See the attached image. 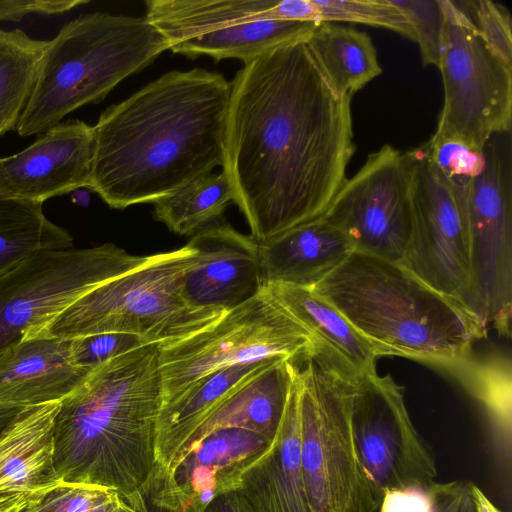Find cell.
Instances as JSON below:
<instances>
[{
    "mask_svg": "<svg viewBox=\"0 0 512 512\" xmlns=\"http://www.w3.org/2000/svg\"><path fill=\"white\" fill-rule=\"evenodd\" d=\"M231 84L222 170L250 236L324 214L354 155L352 96H339L306 41L246 63Z\"/></svg>",
    "mask_w": 512,
    "mask_h": 512,
    "instance_id": "6da1fadb",
    "label": "cell"
},
{
    "mask_svg": "<svg viewBox=\"0 0 512 512\" xmlns=\"http://www.w3.org/2000/svg\"><path fill=\"white\" fill-rule=\"evenodd\" d=\"M231 84L170 71L109 106L93 126L87 188L109 207L156 203L223 165Z\"/></svg>",
    "mask_w": 512,
    "mask_h": 512,
    "instance_id": "7a4b0ae2",
    "label": "cell"
},
{
    "mask_svg": "<svg viewBox=\"0 0 512 512\" xmlns=\"http://www.w3.org/2000/svg\"><path fill=\"white\" fill-rule=\"evenodd\" d=\"M160 349L150 342L104 362L60 402L54 423L60 481L126 496L150 481L163 403Z\"/></svg>",
    "mask_w": 512,
    "mask_h": 512,
    "instance_id": "3957f363",
    "label": "cell"
},
{
    "mask_svg": "<svg viewBox=\"0 0 512 512\" xmlns=\"http://www.w3.org/2000/svg\"><path fill=\"white\" fill-rule=\"evenodd\" d=\"M374 347L451 370L469 359L487 324L399 263L353 250L311 288Z\"/></svg>",
    "mask_w": 512,
    "mask_h": 512,
    "instance_id": "277c9868",
    "label": "cell"
},
{
    "mask_svg": "<svg viewBox=\"0 0 512 512\" xmlns=\"http://www.w3.org/2000/svg\"><path fill=\"white\" fill-rule=\"evenodd\" d=\"M168 43L145 17L94 12L47 40L19 136L42 134L75 110L102 101L121 81L149 66Z\"/></svg>",
    "mask_w": 512,
    "mask_h": 512,
    "instance_id": "5b68a950",
    "label": "cell"
},
{
    "mask_svg": "<svg viewBox=\"0 0 512 512\" xmlns=\"http://www.w3.org/2000/svg\"><path fill=\"white\" fill-rule=\"evenodd\" d=\"M195 261L188 244L150 255L143 265L100 284L25 335L72 339L116 332L161 344L187 337L225 313L193 308L184 300L185 275Z\"/></svg>",
    "mask_w": 512,
    "mask_h": 512,
    "instance_id": "8992f818",
    "label": "cell"
},
{
    "mask_svg": "<svg viewBox=\"0 0 512 512\" xmlns=\"http://www.w3.org/2000/svg\"><path fill=\"white\" fill-rule=\"evenodd\" d=\"M302 361L300 462L313 512H378L382 495L364 472L354 446L353 381L316 353ZM356 379V378H355Z\"/></svg>",
    "mask_w": 512,
    "mask_h": 512,
    "instance_id": "52a82bcc",
    "label": "cell"
},
{
    "mask_svg": "<svg viewBox=\"0 0 512 512\" xmlns=\"http://www.w3.org/2000/svg\"><path fill=\"white\" fill-rule=\"evenodd\" d=\"M313 351L308 330L264 288L200 331L161 344L162 405L214 371L274 358L295 362Z\"/></svg>",
    "mask_w": 512,
    "mask_h": 512,
    "instance_id": "ba28073f",
    "label": "cell"
},
{
    "mask_svg": "<svg viewBox=\"0 0 512 512\" xmlns=\"http://www.w3.org/2000/svg\"><path fill=\"white\" fill-rule=\"evenodd\" d=\"M444 28L438 68L444 102L431 138H454L483 148L511 131L512 64L478 33L464 1L441 0Z\"/></svg>",
    "mask_w": 512,
    "mask_h": 512,
    "instance_id": "9c48e42d",
    "label": "cell"
},
{
    "mask_svg": "<svg viewBox=\"0 0 512 512\" xmlns=\"http://www.w3.org/2000/svg\"><path fill=\"white\" fill-rule=\"evenodd\" d=\"M145 18L168 50L189 58L244 63L275 48L306 41L319 23L277 20L276 0H148Z\"/></svg>",
    "mask_w": 512,
    "mask_h": 512,
    "instance_id": "30bf717a",
    "label": "cell"
},
{
    "mask_svg": "<svg viewBox=\"0 0 512 512\" xmlns=\"http://www.w3.org/2000/svg\"><path fill=\"white\" fill-rule=\"evenodd\" d=\"M113 243L34 253L0 276V351L78 298L144 263Z\"/></svg>",
    "mask_w": 512,
    "mask_h": 512,
    "instance_id": "8fae6325",
    "label": "cell"
},
{
    "mask_svg": "<svg viewBox=\"0 0 512 512\" xmlns=\"http://www.w3.org/2000/svg\"><path fill=\"white\" fill-rule=\"evenodd\" d=\"M407 155L413 176V229L399 264L481 318L470 269L467 186L453 183L440 172L426 143Z\"/></svg>",
    "mask_w": 512,
    "mask_h": 512,
    "instance_id": "7c38bea8",
    "label": "cell"
},
{
    "mask_svg": "<svg viewBox=\"0 0 512 512\" xmlns=\"http://www.w3.org/2000/svg\"><path fill=\"white\" fill-rule=\"evenodd\" d=\"M485 162L469 182L466 203L469 258L478 311L510 336L512 316V134L491 136Z\"/></svg>",
    "mask_w": 512,
    "mask_h": 512,
    "instance_id": "4fadbf2b",
    "label": "cell"
},
{
    "mask_svg": "<svg viewBox=\"0 0 512 512\" xmlns=\"http://www.w3.org/2000/svg\"><path fill=\"white\" fill-rule=\"evenodd\" d=\"M350 422L358 460L382 498L435 482L434 457L411 421L403 387L390 375L372 370L354 379Z\"/></svg>",
    "mask_w": 512,
    "mask_h": 512,
    "instance_id": "5bb4252c",
    "label": "cell"
},
{
    "mask_svg": "<svg viewBox=\"0 0 512 512\" xmlns=\"http://www.w3.org/2000/svg\"><path fill=\"white\" fill-rule=\"evenodd\" d=\"M412 167L407 152L385 145L346 179L321 216L354 250L400 263L413 229Z\"/></svg>",
    "mask_w": 512,
    "mask_h": 512,
    "instance_id": "9a60e30c",
    "label": "cell"
},
{
    "mask_svg": "<svg viewBox=\"0 0 512 512\" xmlns=\"http://www.w3.org/2000/svg\"><path fill=\"white\" fill-rule=\"evenodd\" d=\"M93 152V126L62 121L24 150L0 158V198L43 204L87 188Z\"/></svg>",
    "mask_w": 512,
    "mask_h": 512,
    "instance_id": "2e32d148",
    "label": "cell"
},
{
    "mask_svg": "<svg viewBox=\"0 0 512 512\" xmlns=\"http://www.w3.org/2000/svg\"><path fill=\"white\" fill-rule=\"evenodd\" d=\"M196 252L183 284L186 303L227 312L264 289L259 244L227 223L198 231L187 243Z\"/></svg>",
    "mask_w": 512,
    "mask_h": 512,
    "instance_id": "e0dca14e",
    "label": "cell"
},
{
    "mask_svg": "<svg viewBox=\"0 0 512 512\" xmlns=\"http://www.w3.org/2000/svg\"><path fill=\"white\" fill-rule=\"evenodd\" d=\"M72 341L24 335L0 351V404L29 407L59 402L93 370L76 364Z\"/></svg>",
    "mask_w": 512,
    "mask_h": 512,
    "instance_id": "ac0fdd59",
    "label": "cell"
},
{
    "mask_svg": "<svg viewBox=\"0 0 512 512\" xmlns=\"http://www.w3.org/2000/svg\"><path fill=\"white\" fill-rule=\"evenodd\" d=\"M271 444L248 430L219 429L206 435L165 474L187 501L204 512L214 498L239 488L246 469Z\"/></svg>",
    "mask_w": 512,
    "mask_h": 512,
    "instance_id": "d6986e66",
    "label": "cell"
},
{
    "mask_svg": "<svg viewBox=\"0 0 512 512\" xmlns=\"http://www.w3.org/2000/svg\"><path fill=\"white\" fill-rule=\"evenodd\" d=\"M299 398L297 369L278 432L237 489L255 512H313L301 472Z\"/></svg>",
    "mask_w": 512,
    "mask_h": 512,
    "instance_id": "ffe728a7",
    "label": "cell"
},
{
    "mask_svg": "<svg viewBox=\"0 0 512 512\" xmlns=\"http://www.w3.org/2000/svg\"><path fill=\"white\" fill-rule=\"evenodd\" d=\"M258 244L265 286L285 284L309 289L354 250L347 235L321 216Z\"/></svg>",
    "mask_w": 512,
    "mask_h": 512,
    "instance_id": "44dd1931",
    "label": "cell"
},
{
    "mask_svg": "<svg viewBox=\"0 0 512 512\" xmlns=\"http://www.w3.org/2000/svg\"><path fill=\"white\" fill-rule=\"evenodd\" d=\"M266 291L314 339V353L336 372L354 380L375 370L374 347L327 300L312 289L285 284H267Z\"/></svg>",
    "mask_w": 512,
    "mask_h": 512,
    "instance_id": "7402d4cb",
    "label": "cell"
},
{
    "mask_svg": "<svg viewBox=\"0 0 512 512\" xmlns=\"http://www.w3.org/2000/svg\"><path fill=\"white\" fill-rule=\"evenodd\" d=\"M298 367L280 360L256 374L226 398L199 426L177 454L170 470L206 435L239 428L273 442L280 427Z\"/></svg>",
    "mask_w": 512,
    "mask_h": 512,
    "instance_id": "603a6c76",
    "label": "cell"
},
{
    "mask_svg": "<svg viewBox=\"0 0 512 512\" xmlns=\"http://www.w3.org/2000/svg\"><path fill=\"white\" fill-rule=\"evenodd\" d=\"M60 402L23 408L0 434V495H32L60 481L54 467Z\"/></svg>",
    "mask_w": 512,
    "mask_h": 512,
    "instance_id": "cb8c5ba5",
    "label": "cell"
},
{
    "mask_svg": "<svg viewBox=\"0 0 512 512\" xmlns=\"http://www.w3.org/2000/svg\"><path fill=\"white\" fill-rule=\"evenodd\" d=\"M268 359L210 373L163 404L156 427V470L168 473L177 454L204 420L246 381L272 364Z\"/></svg>",
    "mask_w": 512,
    "mask_h": 512,
    "instance_id": "d4e9b609",
    "label": "cell"
},
{
    "mask_svg": "<svg viewBox=\"0 0 512 512\" xmlns=\"http://www.w3.org/2000/svg\"><path fill=\"white\" fill-rule=\"evenodd\" d=\"M306 44L339 96H352L382 72L370 36L355 28L321 22Z\"/></svg>",
    "mask_w": 512,
    "mask_h": 512,
    "instance_id": "484cf974",
    "label": "cell"
},
{
    "mask_svg": "<svg viewBox=\"0 0 512 512\" xmlns=\"http://www.w3.org/2000/svg\"><path fill=\"white\" fill-rule=\"evenodd\" d=\"M70 248L72 235L47 218L42 203L0 198V276L34 253Z\"/></svg>",
    "mask_w": 512,
    "mask_h": 512,
    "instance_id": "4316f807",
    "label": "cell"
},
{
    "mask_svg": "<svg viewBox=\"0 0 512 512\" xmlns=\"http://www.w3.org/2000/svg\"><path fill=\"white\" fill-rule=\"evenodd\" d=\"M47 40L0 29V137L15 130L32 93Z\"/></svg>",
    "mask_w": 512,
    "mask_h": 512,
    "instance_id": "83f0119b",
    "label": "cell"
},
{
    "mask_svg": "<svg viewBox=\"0 0 512 512\" xmlns=\"http://www.w3.org/2000/svg\"><path fill=\"white\" fill-rule=\"evenodd\" d=\"M233 203V191L224 171L211 173L154 203V218L179 235L200 231Z\"/></svg>",
    "mask_w": 512,
    "mask_h": 512,
    "instance_id": "f1b7e54d",
    "label": "cell"
},
{
    "mask_svg": "<svg viewBox=\"0 0 512 512\" xmlns=\"http://www.w3.org/2000/svg\"><path fill=\"white\" fill-rule=\"evenodd\" d=\"M279 11L282 20L366 24L415 40L411 24L389 0H281Z\"/></svg>",
    "mask_w": 512,
    "mask_h": 512,
    "instance_id": "f546056e",
    "label": "cell"
},
{
    "mask_svg": "<svg viewBox=\"0 0 512 512\" xmlns=\"http://www.w3.org/2000/svg\"><path fill=\"white\" fill-rule=\"evenodd\" d=\"M25 512H140L132 498L107 487L67 483L32 494Z\"/></svg>",
    "mask_w": 512,
    "mask_h": 512,
    "instance_id": "4dcf8cb0",
    "label": "cell"
},
{
    "mask_svg": "<svg viewBox=\"0 0 512 512\" xmlns=\"http://www.w3.org/2000/svg\"><path fill=\"white\" fill-rule=\"evenodd\" d=\"M407 18L419 45L423 64L438 66L444 13L441 0H389Z\"/></svg>",
    "mask_w": 512,
    "mask_h": 512,
    "instance_id": "1f68e13d",
    "label": "cell"
},
{
    "mask_svg": "<svg viewBox=\"0 0 512 512\" xmlns=\"http://www.w3.org/2000/svg\"><path fill=\"white\" fill-rule=\"evenodd\" d=\"M431 161L453 183L466 187L481 171L483 148L454 138H430L426 142Z\"/></svg>",
    "mask_w": 512,
    "mask_h": 512,
    "instance_id": "d6a6232c",
    "label": "cell"
},
{
    "mask_svg": "<svg viewBox=\"0 0 512 512\" xmlns=\"http://www.w3.org/2000/svg\"><path fill=\"white\" fill-rule=\"evenodd\" d=\"M467 11L485 43L512 64L511 17L501 4L491 0H464Z\"/></svg>",
    "mask_w": 512,
    "mask_h": 512,
    "instance_id": "836d02e7",
    "label": "cell"
},
{
    "mask_svg": "<svg viewBox=\"0 0 512 512\" xmlns=\"http://www.w3.org/2000/svg\"><path fill=\"white\" fill-rule=\"evenodd\" d=\"M76 364L94 370L104 362L146 343L143 337L130 333H100L71 339Z\"/></svg>",
    "mask_w": 512,
    "mask_h": 512,
    "instance_id": "e575fe53",
    "label": "cell"
},
{
    "mask_svg": "<svg viewBox=\"0 0 512 512\" xmlns=\"http://www.w3.org/2000/svg\"><path fill=\"white\" fill-rule=\"evenodd\" d=\"M130 497L140 512H203L182 496L166 474L157 470L150 481Z\"/></svg>",
    "mask_w": 512,
    "mask_h": 512,
    "instance_id": "d590c367",
    "label": "cell"
},
{
    "mask_svg": "<svg viewBox=\"0 0 512 512\" xmlns=\"http://www.w3.org/2000/svg\"><path fill=\"white\" fill-rule=\"evenodd\" d=\"M476 487L469 481L433 482L428 486L431 512H478Z\"/></svg>",
    "mask_w": 512,
    "mask_h": 512,
    "instance_id": "8d00e7d4",
    "label": "cell"
},
{
    "mask_svg": "<svg viewBox=\"0 0 512 512\" xmlns=\"http://www.w3.org/2000/svg\"><path fill=\"white\" fill-rule=\"evenodd\" d=\"M88 3L87 0H0V21L18 22L30 14H63Z\"/></svg>",
    "mask_w": 512,
    "mask_h": 512,
    "instance_id": "74e56055",
    "label": "cell"
},
{
    "mask_svg": "<svg viewBox=\"0 0 512 512\" xmlns=\"http://www.w3.org/2000/svg\"><path fill=\"white\" fill-rule=\"evenodd\" d=\"M378 512H431L428 487H407L383 494Z\"/></svg>",
    "mask_w": 512,
    "mask_h": 512,
    "instance_id": "f35d334b",
    "label": "cell"
},
{
    "mask_svg": "<svg viewBox=\"0 0 512 512\" xmlns=\"http://www.w3.org/2000/svg\"><path fill=\"white\" fill-rule=\"evenodd\" d=\"M204 512H255L247 500L237 491H230L214 498Z\"/></svg>",
    "mask_w": 512,
    "mask_h": 512,
    "instance_id": "ab89813d",
    "label": "cell"
},
{
    "mask_svg": "<svg viewBox=\"0 0 512 512\" xmlns=\"http://www.w3.org/2000/svg\"><path fill=\"white\" fill-rule=\"evenodd\" d=\"M29 496L23 493L0 495V512H25Z\"/></svg>",
    "mask_w": 512,
    "mask_h": 512,
    "instance_id": "60d3db41",
    "label": "cell"
},
{
    "mask_svg": "<svg viewBox=\"0 0 512 512\" xmlns=\"http://www.w3.org/2000/svg\"><path fill=\"white\" fill-rule=\"evenodd\" d=\"M25 407L0 404V434Z\"/></svg>",
    "mask_w": 512,
    "mask_h": 512,
    "instance_id": "b9f144b4",
    "label": "cell"
},
{
    "mask_svg": "<svg viewBox=\"0 0 512 512\" xmlns=\"http://www.w3.org/2000/svg\"><path fill=\"white\" fill-rule=\"evenodd\" d=\"M478 512H501L480 490L475 489Z\"/></svg>",
    "mask_w": 512,
    "mask_h": 512,
    "instance_id": "7bdbcfd3",
    "label": "cell"
}]
</instances>
